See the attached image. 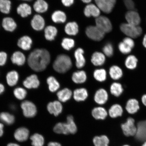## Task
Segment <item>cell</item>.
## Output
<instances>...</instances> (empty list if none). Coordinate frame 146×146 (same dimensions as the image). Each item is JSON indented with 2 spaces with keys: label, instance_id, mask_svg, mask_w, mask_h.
Wrapping results in <instances>:
<instances>
[{
  "label": "cell",
  "instance_id": "1",
  "mask_svg": "<svg viewBox=\"0 0 146 146\" xmlns=\"http://www.w3.org/2000/svg\"><path fill=\"white\" fill-rule=\"evenodd\" d=\"M50 60V54L48 51L45 49H37L29 55L28 63L33 70L40 72L46 68Z\"/></svg>",
  "mask_w": 146,
  "mask_h": 146
},
{
  "label": "cell",
  "instance_id": "2",
  "mask_svg": "<svg viewBox=\"0 0 146 146\" xmlns=\"http://www.w3.org/2000/svg\"><path fill=\"white\" fill-rule=\"evenodd\" d=\"M72 66V61L70 58L67 55L61 54L56 58L53 65V67L56 72L64 74L68 71Z\"/></svg>",
  "mask_w": 146,
  "mask_h": 146
},
{
  "label": "cell",
  "instance_id": "3",
  "mask_svg": "<svg viewBox=\"0 0 146 146\" xmlns=\"http://www.w3.org/2000/svg\"><path fill=\"white\" fill-rule=\"evenodd\" d=\"M120 30L126 36L135 39L141 35L143 30L140 25H133L127 23H123L120 25Z\"/></svg>",
  "mask_w": 146,
  "mask_h": 146
},
{
  "label": "cell",
  "instance_id": "4",
  "mask_svg": "<svg viewBox=\"0 0 146 146\" xmlns=\"http://www.w3.org/2000/svg\"><path fill=\"white\" fill-rule=\"evenodd\" d=\"M135 123V120L134 119L129 116L125 123L121 124V128L125 135L127 136L135 135L137 127Z\"/></svg>",
  "mask_w": 146,
  "mask_h": 146
},
{
  "label": "cell",
  "instance_id": "5",
  "mask_svg": "<svg viewBox=\"0 0 146 146\" xmlns=\"http://www.w3.org/2000/svg\"><path fill=\"white\" fill-rule=\"evenodd\" d=\"M96 23L97 27L105 33L110 32L112 30V23L109 18L104 16H100L96 18Z\"/></svg>",
  "mask_w": 146,
  "mask_h": 146
},
{
  "label": "cell",
  "instance_id": "6",
  "mask_svg": "<svg viewBox=\"0 0 146 146\" xmlns=\"http://www.w3.org/2000/svg\"><path fill=\"white\" fill-rule=\"evenodd\" d=\"M86 33L90 39L97 41L102 40L105 34L96 26L88 27L86 30Z\"/></svg>",
  "mask_w": 146,
  "mask_h": 146
},
{
  "label": "cell",
  "instance_id": "7",
  "mask_svg": "<svg viewBox=\"0 0 146 146\" xmlns=\"http://www.w3.org/2000/svg\"><path fill=\"white\" fill-rule=\"evenodd\" d=\"M21 107L23 109L24 115L27 118H32L35 116L37 109L36 106L32 102L26 100L22 102Z\"/></svg>",
  "mask_w": 146,
  "mask_h": 146
},
{
  "label": "cell",
  "instance_id": "8",
  "mask_svg": "<svg viewBox=\"0 0 146 146\" xmlns=\"http://www.w3.org/2000/svg\"><path fill=\"white\" fill-rule=\"evenodd\" d=\"M127 23L138 26L141 23V18L138 13L134 10H128L125 15Z\"/></svg>",
  "mask_w": 146,
  "mask_h": 146
},
{
  "label": "cell",
  "instance_id": "9",
  "mask_svg": "<svg viewBox=\"0 0 146 146\" xmlns=\"http://www.w3.org/2000/svg\"><path fill=\"white\" fill-rule=\"evenodd\" d=\"M109 94L105 89L100 88L96 91L95 94V101L98 104L103 105L105 104L108 101Z\"/></svg>",
  "mask_w": 146,
  "mask_h": 146
},
{
  "label": "cell",
  "instance_id": "10",
  "mask_svg": "<svg viewBox=\"0 0 146 146\" xmlns=\"http://www.w3.org/2000/svg\"><path fill=\"white\" fill-rule=\"evenodd\" d=\"M137 139L140 141H146V119L139 121L137 124Z\"/></svg>",
  "mask_w": 146,
  "mask_h": 146
},
{
  "label": "cell",
  "instance_id": "11",
  "mask_svg": "<svg viewBox=\"0 0 146 146\" xmlns=\"http://www.w3.org/2000/svg\"><path fill=\"white\" fill-rule=\"evenodd\" d=\"M125 108L129 114L133 115L136 114L140 108L139 102L135 98H131L128 100Z\"/></svg>",
  "mask_w": 146,
  "mask_h": 146
},
{
  "label": "cell",
  "instance_id": "12",
  "mask_svg": "<svg viewBox=\"0 0 146 146\" xmlns=\"http://www.w3.org/2000/svg\"><path fill=\"white\" fill-rule=\"evenodd\" d=\"M47 109L50 114L57 116L62 111L63 106L59 101L56 100L48 104L47 106Z\"/></svg>",
  "mask_w": 146,
  "mask_h": 146
},
{
  "label": "cell",
  "instance_id": "13",
  "mask_svg": "<svg viewBox=\"0 0 146 146\" xmlns=\"http://www.w3.org/2000/svg\"><path fill=\"white\" fill-rule=\"evenodd\" d=\"M97 6L105 13H111L115 6L110 3L108 0H95Z\"/></svg>",
  "mask_w": 146,
  "mask_h": 146
},
{
  "label": "cell",
  "instance_id": "14",
  "mask_svg": "<svg viewBox=\"0 0 146 146\" xmlns=\"http://www.w3.org/2000/svg\"><path fill=\"white\" fill-rule=\"evenodd\" d=\"M40 81L37 76L33 74L27 77L23 82V85L29 89L37 88L40 85Z\"/></svg>",
  "mask_w": 146,
  "mask_h": 146
},
{
  "label": "cell",
  "instance_id": "15",
  "mask_svg": "<svg viewBox=\"0 0 146 146\" xmlns=\"http://www.w3.org/2000/svg\"><path fill=\"white\" fill-rule=\"evenodd\" d=\"M108 74L111 79L116 81L123 77V72L120 67L117 65H113L109 68Z\"/></svg>",
  "mask_w": 146,
  "mask_h": 146
},
{
  "label": "cell",
  "instance_id": "16",
  "mask_svg": "<svg viewBox=\"0 0 146 146\" xmlns=\"http://www.w3.org/2000/svg\"><path fill=\"white\" fill-rule=\"evenodd\" d=\"M31 25L34 30L40 31L42 30L44 27L45 22L42 17L39 15H36L33 17Z\"/></svg>",
  "mask_w": 146,
  "mask_h": 146
},
{
  "label": "cell",
  "instance_id": "17",
  "mask_svg": "<svg viewBox=\"0 0 146 146\" xmlns=\"http://www.w3.org/2000/svg\"><path fill=\"white\" fill-rule=\"evenodd\" d=\"M84 13L87 17L97 18L100 16V10L96 5L93 4L87 5L84 10Z\"/></svg>",
  "mask_w": 146,
  "mask_h": 146
},
{
  "label": "cell",
  "instance_id": "18",
  "mask_svg": "<svg viewBox=\"0 0 146 146\" xmlns=\"http://www.w3.org/2000/svg\"><path fill=\"white\" fill-rule=\"evenodd\" d=\"M123 109L121 106L116 104L112 105L108 110L110 117L113 119L116 118L123 115Z\"/></svg>",
  "mask_w": 146,
  "mask_h": 146
},
{
  "label": "cell",
  "instance_id": "19",
  "mask_svg": "<svg viewBox=\"0 0 146 146\" xmlns=\"http://www.w3.org/2000/svg\"><path fill=\"white\" fill-rule=\"evenodd\" d=\"M29 131L26 128L21 127L16 129L14 133V136L18 141L24 142L28 139Z\"/></svg>",
  "mask_w": 146,
  "mask_h": 146
},
{
  "label": "cell",
  "instance_id": "20",
  "mask_svg": "<svg viewBox=\"0 0 146 146\" xmlns=\"http://www.w3.org/2000/svg\"><path fill=\"white\" fill-rule=\"evenodd\" d=\"M108 114L107 110L102 107L95 108L92 111L93 117L96 120H104L107 117Z\"/></svg>",
  "mask_w": 146,
  "mask_h": 146
},
{
  "label": "cell",
  "instance_id": "21",
  "mask_svg": "<svg viewBox=\"0 0 146 146\" xmlns=\"http://www.w3.org/2000/svg\"><path fill=\"white\" fill-rule=\"evenodd\" d=\"M138 60L136 56L133 54L128 55L125 60V65L129 70H133L137 66Z\"/></svg>",
  "mask_w": 146,
  "mask_h": 146
},
{
  "label": "cell",
  "instance_id": "22",
  "mask_svg": "<svg viewBox=\"0 0 146 146\" xmlns=\"http://www.w3.org/2000/svg\"><path fill=\"white\" fill-rule=\"evenodd\" d=\"M106 61V57L103 53L96 52L93 54L91 57V62L96 66H102L104 64Z\"/></svg>",
  "mask_w": 146,
  "mask_h": 146
},
{
  "label": "cell",
  "instance_id": "23",
  "mask_svg": "<svg viewBox=\"0 0 146 146\" xmlns=\"http://www.w3.org/2000/svg\"><path fill=\"white\" fill-rule=\"evenodd\" d=\"M84 51L83 49L78 48L74 52V57L76 60V66L78 68H81L84 66L86 60L84 56Z\"/></svg>",
  "mask_w": 146,
  "mask_h": 146
},
{
  "label": "cell",
  "instance_id": "24",
  "mask_svg": "<svg viewBox=\"0 0 146 146\" xmlns=\"http://www.w3.org/2000/svg\"><path fill=\"white\" fill-rule=\"evenodd\" d=\"M123 91L124 89L121 84L116 81L111 84L110 88V94L116 98L121 96Z\"/></svg>",
  "mask_w": 146,
  "mask_h": 146
},
{
  "label": "cell",
  "instance_id": "25",
  "mask_svg": "<svg viewBox=\"0 0 146 146\" xmlns=\"http://www.w3.org/2000/svg\"><path fill=\"white\" fill-rule=\"evenodd\" d=\"M32 44L31 38L30 36H24L20 38L17 43L18 46L25 50H30Z\"/></svg>",
  "mask_w": 146,
  "mask_h": 146
},
{
  "label": "cell",
  "instance_id": "26",
  "mask_svg": "<svg viewBox=\"0 0 146 146\" xmlns=\"http://www.w3.org/2000/svg\"><path fill=\"white\" fill-rule=\"evenodd\" d=\"M2 26L5 30L10 32L14 31L17 27L15 22L11 18H5L3 20Z\"/></svg>",
  "mask_w": 146,
  "mask_h": 146
},
{
  "label": "cell",
  "instance_id": "27",
  "mask_svg": "<svg viewBox=\"0 0 146 146\" xmlns=\"http://www.w3.org/2000/svg\"><path fill=\"white\" fill-rule=\"evenodd\" d=\"M11 60L13 64L21 66L24 64L26 59L25 55L22 52L17 51L13 54Z\"/></svg>",
  "mask_w": 146,
  "mask_h": 146
},
{
  "label": "cell",
  "instance_id": "28",
  "mask_svg": "<svg viewBox=\"0 0 146 146\" xmlns=\"http://www.w3.org/2000/svg\"><path fill=\"white\" fill-rule=\"evenodd\" d=\"M88 92L86 89L81 88L76 89L74 92V98L76 101H84L88 96Z\"/></svg>",
  "mask_w": 146,
  "mask_h": 146
},
{
  "label": "cell",
  "instance_id": "29",
  "mask_svg": "<svg viewBox=\"0 0 146 146\" xmlns=\"http://www.w3.org/2000/svg\"><path fill=\"white\" fill-rule=\"evenodd\" d=\"M86 73L83 70L78 71L73 73L72 79L74 83L76 84H82L86 81Z\"/></svg>",
  "mask_w": 146,
  "mask_h": 146
},
{
  "label": "cell",
  "instance_id": "30",
  "mask_svg": "<svg viewBox=\"0 0 146 146\" xmlns=\"http://www.w3.org/2000/svg\"><path fill=\"white\" fill-rule=\"evenodd\" d=\"M17 13L21 17H26L32 13V8L27 3H23L19 5L17 9Z\"/></svg>",
  "mask_w": 146,
  "mask_h": 146
},
{
  "label": "cell",
  "instance_id": "31",
  "mask_svg": "<svg viewBox=\"0 0 146 146\" xmlns=\"http://www.w3.org/2000/svg\"><path fill=\"white\" fill-rule=\"evenodd\" d=\"M72 94V91L68 88H65L58 91L57 96L59 101L64 103L70 100Z\"/></svg>",
  "mask_w": 146,
  "mask_h": 146
},
{
  "label": "cell",
  "instance_id": "32",
  "mask_svg": "<svg viewBox=\"0 0 146 146\" xmlns=\"http://www.w3.org/2000/svg\"><path fill=\"white\" fill-rule=\"evenodd\" d=\"M58 33L57 29L55 27L48 26L44 30L45 37L47 40L52 41L54 39Z\"/></svg>",
  "mask_w": 146,
  "mask_h": 146
},
{
  "label": "cell",
  "instance_id": "33",
  "mask_svg": "<svg viewBox=\"0 0 146 146\" xmlns=\"http://www.w3.org/2000/svg\"><path fill=\"white\" fill-rule=\"evenodd\" d=\"M19 78V74L16 71H11L8 73L7 75V83L10 86H13L17 84Z\"/></svg>",
  "mask_w": 146,
  "mask_h": 146
},
{
  "label": "cell",
  "instance_id": "34",
  "mask_svg": "<svg viewBox=\"0 0 146 146\" xmlns=\"http://www.w3.org/2000/svg\"><path fill=\"white\" fill-rule=\"evenodd\" d=\"M34 10L38 13H43L48 9V5L44 0H37L34 5Z\"/></svg>",
  "mask_w": 146,
  "mask_h": 146
},
{
  "label": "cell",
  "instance_id": "35",
  "mask_svg": "<svg viewBox=\"0 0 146 146\" xmlns=\"http://www.w3.org/2000/svg\"><path fill=\"white\" fill-rule=\"evenodd\" d=\"M65 31L68 35H76L78 32V27L77 23L74 22L67 23L65 27Z\"/></svg>",
  "mask_w": 146,
  "mask_h": 146
},
{
  "label": "cell",
  "instance_id": "36",
  "mask_svg": "<svg viewBox=\"0 0 146 146\" xmlns=\"http://www.w3.org/2000/svg\"><path fill=\"white\" fill-rule=\"evenodd\" d=\"M94 76L96 81L100 82H105L107 80V72L104 68L97 69L94 71Z\"/></svg>",
  "mask_w": 146,
  "mask_h": 146
},
{
  "label": "cell",
  "instance_id": "37",
  "mask_svg": "<svg viewBox=\"0 0 146 146\" xmlns=\"http://www.w3.org/2000/svg\"><path fill=\"white\" fill-rule=\"evenodd\" d=\"M52 21L56 23H63L66 20V16L64 12L61 11H56L52 14Z\"/></svg>",
  "mask_w": 146,
  "mask_h": 146
},
{
  "label": "cell",
  "instance_id": "38",
  "mask_svg": "<svg viewBox=\"0 0 146 146\" xmlns=\"http://www.w3.org/2000/svg\"><path fill=\"white\" fill-rule=\"evenodd\" d=\"M47 83L48 85L49 90L51 92H55L60 88L59 82L54 76H50L47 78Z\"/></svg>",
  "mask_w": 146,
  "mask_h": 146
},
{
  "label": "cell",
  "instance_id": "39",
  "mask_svg": "<svg viewBox=\"0 0 146 146\" xmlns=\"http://www.w3.org/2000/svg\"><path fill=\"white\" fill-rule=\"evenodd\" d=\"M93 142L95 146H108L109 140L106 135L96 136L93 139Z\"/></svg>",
  "mask_w": 146,
  "mask_h": 146
},
{
  "label": "cell",
  "instance_id": "40",
  "mask_svg": "<svg viewBox=\"0 0 146 146\" xmlns=\"http://www.w3.org/2000/svg\"><path fill=\"white\" fill-rule=\"evenodd\" d=\"M54 132L58 134L67 135L69 134L68 127L66 123H59L54 127Z\"/></svg>",
  "mask_w": 146,
  "mask_h": 146
},
{
  "label": "cell",
  "instance_id": "41",
  "mask_svg": "<svg viewBox=\"0 0 146 146\" xmlns=\"http://www.w3.org/2000/svg\"><path fill=\"white\" fill-rule=\"evenodd\" d=\"M33 146H43L44 143V139L42 135L36 133L31 137Z\"/></svg>",
  "mask_w": 146,
  "mask_h": 146
},
{
  "label": "cell",
  "instance_id": "42",
  "mask_svg": "<svg viewBox=\"0 0 146 146\" xmlns=\"http://www.w3.org/2000/svg\"><path fill=\"white\" fill-rule=\"evenodd\" d=\"M14 116L7 112H2L0 113V120L7 125H11L15 121Z\"/></svg>",
  "mask_w": 146,
  "mask_h": 146
},
{
  "label": "cell",
  "instance_id": "43",
  "mask_svg": "<svg viewBox=\"0 0 146 146\" xmlns=\"http://www.w3.org/2000/svg\"><path fill=\"white\" fill-rule=\"evenodd\" d=\"M66 123L68 127L69 134H75L77 131V127L72 115H69L67 117Z\"/></svg>",
  "mask_w": 146,
  "mask_h": 146
},
{
  "label": "cell",
  "instance_id": "44",
  "mask_svg": "<svg viewBox=\"0 0 146 146\" xmlns=\"http://www.w3.org/2000/svg\"><path fill=\"white\" fill-rule=\"evenodd\" d=\"M11 3L9 0H0V11L3 13H10Z\"/></svg>",
  "mask_w": 146,
  "mask_h": 146
},
{
  "label": "cell",
  "instance_id": "45",
  "mask_svg": "<svg viewBox=\"0 0 146 146\" xmlns=\"http://www.w3.org/2000/svg\"><path fill=\"white\" fill-rule=\"evenodd\" d=\"M103 54L108 57L111 58L114 55V50L112 43L108 42L104 46L103 48Z\"/></svg>",
  "mask_w": 146,
  "mask_h": 146
},
{
  "label": "cell",
  "instance_id": "46",
  "mask_svg": "<svg viewBox=\"0 0 146 146\" xmlns=\"http://www.w3.org/2000/svg\"><path fill=\"white\" fill-rule=\"evenodd\" d=\"M118 48L120 53L127 56L130 54L132 52V49L126 44L123 41L120 42L118 45Z\"/></svg>",
  "mask_w": 146,
  "mask_h": 146
},
{
  "label": "cell",
  "instance_id": "47",
  "mask_svg": "<svg viewBox=\"0 0 146 146\" xmlns=\"http://www.w3.org/2000/svg\"><path fill=\"white\" fill-rule=\"evenodd\" d=\"M75 42L74 40L69 38L63 39L61 45L63 48L67 50H69L74 46Z\"/></svg>",
  "mask_w": 146,
  "mask_h": 146
},
{
  "label": "cell",
  "instance_id": "48",
  "mask_svg": "<svg viewBox=\"0 0 146 146\" xmlns=\"http://www.w3.org/2000/svg\"><path fill=\"white\" fill-rule=\"evenodd\" d=\"M14 94L15 97L19 100H23L25 98L27 92L24 89L21 87H18L15 89Z\"/></svg>",
  "mask_w": 146,
  "mask_h": 146
},
{
  "label": "cell",
  "instance_id": "49",
  "mask_svg": "<svg viewBox=\"0 0 146 146\" xmlns=\"http://www.w3.org/2000/svg\"><path fill=\"white\" fill-rule=\"evenodd\" d=\"M124 5L128 10H134L135 4L133 0H123Z\"/></svg>",
  "mask_w": 146,
  "mask_h": 146
},
{
  "label": "cell",
  "instance_id": "50",
  "mask_svg": "<svg viewBox=\"0 0 146 146\" xmlns=\"http://www.w3.org/2000/svg\"><path fill=\"white\" fill-rule=\"evenodd\" d=\"M123 42L133 50L135 46V42L134 39L133 38L126 36L124 38L122 41Z\"/></svg>",
  "mask_w": 146,
  "mask_h": 146
},
{
  "label": "cell",
  "instance_id": "51",
  "mask_svg": "<svg viewBox=\"0 0 146 146\" xmlns=\"http://www.w3.org/2000/svg\"><path fill=\"white\" fill-rule=\"evenodd\" d=\"M7 54L5 52H0V66H3L6 62Z\"/></svg>",
  "mask_w": 146,
  "mask_h": 146
},
{
  "label": "cell",
  "instance_id": "52",
  "mask_svg": "<svg viewBox=\"0 0 146 146\" xmlns=\"http://www.w3.org/2000/svg\"><path fill=\"white\" fill-rule=\"evenodd\" d=\"M74 0H62V3L66 7H69L74 3Z\"/></svg>",
  "mask_w": 146,
  "mask_h": 146
},
{
  "label": "cell",
  "instance_id": "53",
  "mask_svg": "<svg viewBox=\"0 0 146 146\" xmlns=\"http://www.w3.org/2000/svg\"><path fill=\"white\" fill-rule=\"evenodd\" d=\"M48 146H62L61 144L57 142H51L49 143Z\"/></svg>",
  "mask_w": 146,
  "mask_h": 146
},
{
  "label": "cell",
  "instance_id": "54",
  "mask_svg": "<svg viewBox=\"0 0 146 146\" xmlns=\"http://www.w3.org/2000/svg\"><path fill=\"white\" fill-rule=\"evenodd\" d=\"M141 101L143 105L146 107V94H144L142 96Z\"/></svg>",
  "mask_w": 146,
  "mask_h": 146
},
{
  "label": "cell",
  "instance_id": "55",
  "mask_svg": "<svg viewBox=\"0 0 146 146\" xmlns=\"http://www.w3.org/2000/svg\"><path fill=\"white\" fill-rule=\"evenodd\" d=\"M3 127L4 125L2 123H0V137L2 136L3 134Z\"/></svg>",
  "mask_w": 146,
  "mask_h": 146
},
{
  "label": "cell",
  "instance_id": "56",
  "mask_svg": "<svg viewBox=\"0 0 146 146\" xmlns=\"http://www.w3.org/2000/svg\"><path fill=\"white\" fill-rule=\"evenodd\" d=\"M142 44L145 48L146 49V34L144 35L142 40Z\"/></svg>",
  "mask_w": 146,
  "mask_h": 146
},
{
  "label": "cell",
  "instance_id": "57",
  "mask_svg": "<svg viewBox=\"0 0 146 146\" xmlns=\"http://www.w3.org/2000/svg\"><path fill=\"white\" fill-rule=\"evenodd\" d=\"M5 87L4 86L1 84L0 83V94H1L5 91Z\"/></svg>",
  "mask_w": 146,
  "mask_h": 146
},
{
  "label": "cell",
  "instance_id": "58",
  "mask_svg": "<svg viewBox=\"0 0 146 146\" xmlns=\"http://www.w3.org/2000/svg\"><path fill=\"white\" fill-rule=\"evenodd\" d=\"M108 1L111 4L114 5V6H115L117 0H108Z\"/></svg>",
  "mask_w": 146,
  "mask_h": 146
},
{
  "label": "cell",
  "instance_id": "59",
  "mask_svg": "<svg viewBox=\"0 0 146 146\" xmlns=\"http://www.w3.org/2000/svg\"><path fill=\"white\" fill-rule=\"evenodd\" d=\"M7 146H20L18 144L15 143H10L8 144Z\"/></svg>",
  "mask_w": 146,
  "mask_h": 146
},
{
  "label": "cell",
  "instance_id": "60",
  "mask_svg": "<svg viewBox=\"0 0 146 146\" xmlns=\"http://www.w3.org/2000/svg\"><path fill=\"white\" fill-rule=\"evenodd\" d=\"M83 3H89L91 2L92 0H81Z\"/></svg>",
  "mask_w": 146,
  "mask_h": 146
},
{
  "label": "cell",
  "instance_id": "61",
  "mask_svg": "<svg viewBox=\"0 0 146 146\" xmlns=\"http://www.w3.org/2000/svg\"><path fill=\"white\" fill-rule=\"evenodd\" d=\"M142 146H146V141L145 142V143H144L143 145Z\"/></svg>",
  "mask_w": 146,
  "mask_h": 146
},
{
  "label": "cell",
  "instance_id": "62",
  "mask_svg": "<svg viewBox=\"0 0 146 146\" xmlns=\"http://www.w3.org/2000/svg\"><path fill=\"white\" fill-rule=\"evenodd\" d=\"M23 1H32V0H23Z\"/></svg>",
  "mask_w": 146,
  "mask_h": 146
},
{
  "label": "cell",
  "instance_id": "63",
  "mask_svg": "<svg viewBox=\"0 0 146 146\" xmlns=\"http://www.w3.org/2000/svg\"><path fill=\"white\" fill-rule=\"evenodd\" d=\"M123 146H129L127 145H123Z\"/></svg>",
  "mask_w": 146,
  "mask_h": 146
}]
</instances>
